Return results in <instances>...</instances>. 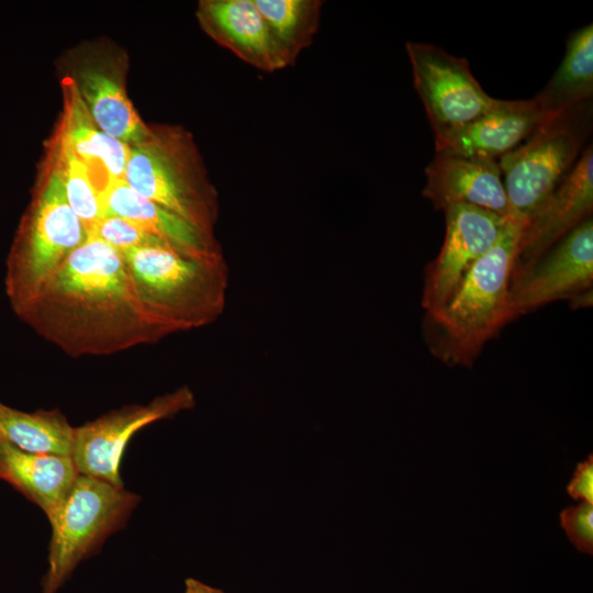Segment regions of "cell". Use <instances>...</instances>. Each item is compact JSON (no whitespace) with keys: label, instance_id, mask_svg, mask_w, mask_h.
<instances>
[{"label":"cell","instance_id":"cell-1","mask_svg":"<svg viewBox=\"0 0 593 593\" xmlns=\"http://www.w3.org/2000/svg\"><path fill=\"white\" fill-rule=\"evenodd\" d=\"M72 356H105L167 334L143 310L120 251L93 234L15 313Z\"/></svg>","mask_w":593,"mask_h":593},{"label":"cell","instance_id":"cell-2","mask_svg":"<svg viewBox=\"0 0 593 593\" xmlns=\"http://www.w3.org/2000/svg\"><path fill=\"white\" fill-rule=\"evenodd\" d=\"M524 225L508 219L494 245L472 266L450 299L425 313V342L444 363L470 367L486 342L514 318L510 280Z\"/></svg>","mask_w":593,"mask_h":593},{"label":"cell","instance_id":"cell-3","mask_svg":"<svg viewBox=\"0 0 593 593\" xmlns=\"http://www.w3.org/2000/svg\"><path fill=\"white\" fill-rule=\"evenodd\" d=\"M138 301L167 336L215 322L228 290L225 258L203 260L166 247L120 251Z\"/></svg>","mask_w":593,"mask_h":593},{"label":"cell","instance_id":"cell-4","mask_svg":"<svg viewBox=\"0 0 593 593\" xmlns=\"http://www.w3.org/2000/svg\"><path fill=\"white\" fill-rule=\"evenodd\" d=\"M88 235L67 200L56 167L37 189L7 259L4 287L14 313L36 295Z\"/></svg>","mask_w":593,"mask_h":593},{"label":"cell","instance_id":"cell-5","mask_svg":"<svg viewBox=\"0 0 593 593\" xmlns=\"http://www.w3.org/2000/svg\"><path fill=\"white\" fill-rule=\"evenodd\" d=\"M591 131L592 104L588 101L547 118L497 160L513 219L527 223L573 168Z\"/></svg>","mask_w":593,"mask_h":593},{"label":"cell","instance_id":"cell-6","mask_svg":"<svg viewBox=\"0 0 593 593\" xmlns=\"http://www.w3.org/2000/svg\"><path fill=\"white\" fill-rule=\"evenodd\" d=\"M138 502L139 496L123 486L79 473L47 517L52 537L42 593H56L79 562L125 525Z\"/></svg>","mask_w":593,"mask_h":593},{"label":"cell","instance_id":"cell-7","mask_svg":"<svg viewBox=\"0 0 593 593\" xmlns=\"http://www.w3.org/2000/svg\"><path fill=\"white\" fill-rule=\"evenodd\" d=\"M123 180L139 195L214 235L217 193L183 135L154 133L150 139L131 146Z\"/></svg>","mask_w":593,"mask_h":593},{"label":"cell","instance_id":"cell-8","mask_svg":"<svg viewBox=\"0 0 593 593\" xmlns=\"http://www.w3.org/2000/svg\"><path fill=\"white\" fill-rule=\"evenodd\" d=\"M414 89L433 135L457 130L485 113L496 101L473 76L466 58L428 43L407 42Z\"/></svg>","mask_w":593,"mask_h":593},{"label":"cell","instance_id":"cell-9","mask_svg":"<svg viewBox=\"0 0 593 593\" xmlns=\"http://www.w3.org/2000/svg\"><path fill=\"white\" fill-rule=\"evenodd\" d=\"M593 220L583 221L538 258L514 266L510 303L514 318L592 289Z\"/></svg>","mask_w":593,"mask_h":593},{"label":"cell","instance_id":"cell-10","mask_svg":"<svg viewBox=\"0 0 593 593\" xmlns=\"http://www.w3.org/2000/svg\"><path fill=\"white\" fill-rule=\"evenodd\" d=\"M194 402L193 392L181 387L146 405H127L75 427L70 457L78 472L123 486L120 466L133 435L154 422L191 409Z\"/></svg>","mask_w":593,"mask_h":593},{"label":"cell","instance_id":"cell-11","mask_svg":"<svg viewBox=\"0 0 593 593\" xmlns=\"http://www.w3.org/2000/svg\"><path fill=\"white\" fill-rule=\"evenodd\" d=\"M443 211L444 243L424 272L421 303L425 313L440 309L450 299L472 266L494 245L508 220L467 204H452Z\"/></svg>","mask_w":593,"mask_h":593},{"label":"cell","instance_id":"cell-12","mask_svg":"<svg viewBox=\"0 0 593 593\" xmlns=\"http://www.w3.org/2000/svg\"><path fill=\"white\" fill-rule=\"evenodd\" d=\"M593 211V147L589 144L573 168L524 225L515 265L541 256Z\"/></svg>","mask_w":593,"mask_h":593},{"label":"cell","instance_id":"cell-13","mask_svg":"<svg viewBox=\"0 0 593 593\" xmlns=\"http://www.w3.org/2000/svg\"><path fill=\"white\" fill-rule=\"evenodd\" d=\"M549 116L534 98L496 99L474 121L434 136L436 153L499 160L525 142Z\"/></svg>","mask_w":593,"mask_h":593},{"label":"cell","instance_id":"cell-14","mask_svg":"<svg viewBox=\"0 0 593 593\" xmlns=\"http://www.w3.org/2000/svg\"><path fill=\"white\" fill-rule=\"evenodd\" d=\"M425 176L422 194L436 210L467 204L512 217L497 160L436 153Z\"/></svg>","mask_w":593,"mask_h":593},{"label":"cell","instance_id":"cell-15","mask_svg":"<svg viewBox=\"0 0 593 593\" xmlns=\"http://www.w3.org/2000/svg\"><path fill=\"white\" fill-rule=\"evenodd\" d=\"M101 201L103 216L130 220L182 256L203 260L224 258L214 235L139 195L123 179L109 180L101 191Z\"/></svg>","mask_w":593,"mask_h":593},{"label":"cell","instance_id":"cell-16","mask_svg":"<svg viewBox=\"0 0 593 593\" xmlns=\"http://www.w3.org/2000/svg\"><path fill=\"white\" fill-rule=\"evenodd\" d=\"M198 18L212 38L250 66L265 72L288 67L254 0H204Z\"/></svg>","mask_w":593,"mask_h":593},{"label":"cell","instance_id":"cell-17","mask_svg":"<svg viewBox=\"0 0 593 593\" xmlns=\"http://www.w3.org/2000/svg\"><path fill=\"white\" fill-rule=\"evenodd\" d=\"M78 474L70 456L27 451L0 437V480L36 504L47 517Z\"/></svg>","mask_w":593,"mask_h":593},{"label":"cell","instance_id":"cell-18","mask_svg":"<svg viewBox=\"0 0 593 593\" xmlns=\"http://www.w3.org/2000/svg\"><path fill=\"white\" fill-rule=\"evenodd\" d=\"M75 83L91 119L104 133L128 146L142 144L154 136L121 82L110 72L87 68L80 71Z\"/></svg>","mask_w":593,"mask_h":593},{"label":"cell","instance_id":"cell-19","mask_svg":"<svg viewBox=\"0 0 593 593\" xmlns=\"http://www.w3.org/2000/svg\"><path fill=\"white\" fill-rule=\"evenodd\" d=\"M593 94V24L572 32L566 52L547 85L534 96L541 110L555 115L581 103Z\"/></svg>","mask_w":593,"mask_h":593},{"label":"cell","instance_id":"cell-20","mask_svg":"<svg viewBox=\"0 0 593 593\" xmlns=\"http://www.w3.org/2000/svg\"><path fill=\"white\" fill-rule=\"evenodd\" d=\"M65 118L60 137L88 166L102 165L108 180L123 179L131 146L104 133L91 119L75 82H65Z\"/></svg>","mask_w":593,"mask_h":593},{"label":"cell","instance_id":"cell-21","mask_svg":"<svg viewBox=\"0 0 593 593\" xmlns=\"http://www.w3.org/2000/svg\"><path fill=\"white\" fill-rule=\"evenodd\" d=\"M74 430L59 410L31 413L0 401V437L21 449L71 456Z\"/></svg>","mask_w":593,"mask_h":593},{"label":"cell","instance_id":"cell-22","mask_svg":"<svg viewBox=\"0 0 593 593\" xmlns=\"http://www.w3.org/2000/svg\"><path fill=\"white\" fill-rule=\"evenodd\" d=\"M288 65H294L316 35L322 0H254Z\"/></svg>","mask_w":593,"mask_h":593},{"label":"cell","instance_id":"cell-23","mask_svg":"<svg viewBox=\"0 0 593 593\" xmlns=\"http://www.w3.org/2000/svg\"><path fill=\"white\" fill-rule=\"evenodd\" d=\"M58 145L57 167L60 170L67 200L89 234L103 216L100 191L92 181L88 166L61 137Z\"/></svg>","mask_w":593,"mask_h":593},{"label":"cell","instance_id":"cell-24","mask_svg":"<svg viewBox=\"0 0 593 593\" xmlns=\"http://www.w3.org/2000/svg\"><path fill=\"white\" fill-rule=\"evenodd\" d=\"M89 234L98 236L118 251L145 247L172 249L164 240L138 224L119 216L105 215L101 217Z\"/></svg>","mask_w":593,"mask_h":593},{"label":"cell","instance_id":"cell-25","mask_svg":"<svg viewBox=\"0 0 593 593\" xmlns=\"http://www.w3.org/2000/svg\"><path fill=\"white\" fill-rule=\"evenodd\" d=\"M560 525L579 551L593 553V504L581 502L564 508L560 513Z\"/></svg>","mask_w":593,"mask_h":593},{"label":"cell","instance_id":"cell-26","mask_svg":"<svg viewBox=\"0 0 593 593\" xmlns=\"http://www.w3.org/2000/svg\"><path fill=\"white\" fill-rule=\"evenodd\" d=\"M568 494L573 500H583L593 504V455L578 463L573 478L567 486Z\"/></svg>","mask_w":593,"mask_h":593},{"label":"cell","instance_id":"cell-27","mask_svg":"<svg viewBox=\"0 0 593 593\" xmlns=\"http://www.w3.org/2000/svg\"><path fill=\"white\" fill-rule=\"evenodd\" d=\"M184 593H224L222 590L208 585L193 578H188L184 582Z\"/></svg>","mask_w":593,"mask_h":593},{"label":"cell","instance_id":"cell-28","mask_svg":"<svg viewBox=\"0 0 593 593\" xmlns=\"http://www.w3.org/2000/svg\"><path fill=\"white\" fill-rule=\"evenodd\" d=\"M592 304V289L581 294L574 296L570 300V305L572 309H582L590 306Z\"/></svg>","mask_w":593,"mask_h":593}]
</instances>
